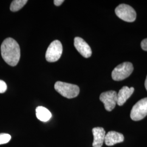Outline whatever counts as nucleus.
Segmentation results:
<instances>
[{
    "instance_id": "nucleus-1",
    "label": "nucleus",
    "mask_w": 147,
    "mask_h": 147,
    "mask_svg": "<svg viewBox=\"0 0 147 147\" xmlns=\"http://www.w3.org/2000/svg\"><path fill=\"white\" fill-rule=\"evenodd\" d=\"M1 52L2 58L8 65L12 67L17 65L20 58V49L14 39H5L1 44Z\"/></svg>"
},
{
    "instance_id": "nucleus-2",
    "label": "nucleus",
    "mask_w": 147,
    "mask_h": 147,
    "mask_svg": "<svg viewBox=\"0 0 147 147\" xmlns=\"http://www.w3.org/2000/svg\"><path fill=\"white\" fill-rule=\"evenodd\" d=\"M55 90L61 95L68 99L76 97L80 93L79 86L61 81H57L54 86Z\"/></svg>"
},
{
    "instance_id": "nucleus-3",
    "label": "nucleus",
    "mask_w": 147,
    "mask_h": 147,
    "mask_svg": "<svg viewBox=\"0 0 147 147\" xmlns=\"http://www.w3.org/2000/svg\"><path fill=\"white\" fill-rule=\"evenodd\" d=\"M134 70V67L130 62H124L117 66L112 72V78L117 81H121L128 78Z\"/></svg>"
},
{
    "instance_id": "nucleus-4",
    "label": "nucleus",
    "mask_w": 147,
    "mask_h": 147,
    "mask_svg": "<svg viewBox=\"0 0 147 147\" xmlns=\"http://www.w3.org/2000/svg\"><path fill=\"white\" fill-rule=\"evenodd\" d=\"M63 52V47L61 42L56 40L51 42L47 48L45 58L47 62H55L61 57Z\"/></svg>"
},
{
    "instance_id": "nucleus-5",
    "label": "nucleus",
    "mask_w": 147,
    "mask_h": 147,
    "mask_svg": "<svg viewBox=\"0 0 147 147\" xmlns=\"http://www.w3.org/2000/svg\"><path fill=\"white\" fill-rule=\"evenodd\" d=\"M115 13L118 18L126 22H134L136 18V13L134 9L126 4H121L117 7Z\"/></svg>"
},
{
    "instance_id": "nucleus-6",
    "label": "nucleus",
    "mask_w": 147,
    "mask_h": 147,
    "mask_svg": "<svg viewBox=\"0 0 147 147\" xmlns=\"http://www.w3.org/2000/svg\"><path fill=\"white\" fill-rule=\"evenodd\" d=\"M147 116V98L138 101L132 109L130 117L134 121H141Z\"/></svg>"
},
{
    "instance_id": "nucleus-7",
    "label": "nucleus",
    "mask_w": 147,
    "mask_h": 147,
    "mask_svg": "<svg viewBox=\"0 0 147 147\" xmlns=\"http://www.w3.org/2000/svg\"><path fill=\"white\" fill-rule=\"evenodd\" d=\"M100 100L104 104L106 110L111 111L117 104V92L114 90H110L102 93L100 95Z\"/></svg>"
},
{
    "instance_id": "nucleus-8",
    "label": "nucleus",
    "mask_w": 147,
    "mask_h": 147,
    "mask_svg": "<svg viewBox=\"0 0 147 147\" xmlns=\"http://www.w3.org/2000/svg\"><path fill=\"white\" fill-rule=\"evenodd\" d=\"M74 46L83 57L89 58L92 55V50L89 45L80 37H75L74 39Z\"/></svg>"
},
{
    "instance_id": "nucleus-9",
    "label": "nucleus",
    "mask_w": 147,
    "mask_h": 147,
    "mask_svg": "<svg viewBox=\"0 0 147 147\" xmlns=\"http://www.w3.org/2000/svg\"><path fill=\"white\" fill-rule=\"evenodd\" d=\"M124 140V137L123 134L118 132L111 131L106 134L105 142L106 145L112 146L117 143L123 142Z\"/></svg>"
},
{
    "instance_id": "nucleus-10",
    "label": "nucleus",
    "mask_w": 147,
    "mask_h": 147,
    "mask_svg": "<svg viewBox=\"0 0 147 147\" xmlns=\"http://www.w3.org/2000/svg\"><path fill=\"white\" fill-rule=\"evenodd\" d=\"M94 140L92 144L93 147H101L105 141L106 132L104 128L96 127L92 129Z\"/></svg>"
},
{
    "instance_id": "nucleus-11",
    "label": "nucleus",
    "mask_w": 147,
    "mask_h": 147,
    "mask_svg": "<svg viewBox=\"0 0 147 147\" xmlns=\"http://www.w3.org/2000/svg\"><path fill=\"white\" fill-rule=\"evenodd\" d=\"M134 92V87H128L124 86L121 88L117 94V104L119 106L124 105L126 100H127L132 94Z\"/></svg>"
},
{
    "instance_id": "nucleus-12",
    "label": "nucleus",
    "mask_w": 147,
    "mask_h": 147,
    "mask_svg": "<svg viewBox=\"0 0 147 147\" xmlns=\"http://www.w3.org/2000/svg\"><path fill=\"white\" fill-rule=\"evenodd\" d=\"M36 112L37 118L44 122L49 121L52 116L50 111L43 106L37 107Z\"/></svg>"
},
{
    "instance_id": "nucleus-13",
    "label": "nucleus",
    "mask_w": 147,
    "mask_h": 147,
    "mask_svg": "<svg viewBox=\"0 0 147 147\" xmlns=\"http://www.w3.org/2000/svg\"><path fill=\"white\" fill-rule=\"evenodd\" d=\"M28 1L27 0H14L12 1L10 6V9L12 11H19Z\"/></svg>"
},
{
    "instance_id": "nucleus-14",
    "label": "nucleus",
    "mask_w": 147,
    "mask_h": 147,
    "mask_svg": "<svg viewBox=\"0 0 147 147\" xmlns=\"http://www.w3.org/2000/svg\"><path fill=\"white\" fill-rule=\"evenodd\" d=\"M11 140V136L8 134H0V145L7 143Z\"/></svg>"
},
{
    "instance_id": "nucleus-15",
    "label": "nucleus",
    "mask_w": 147,
    "mask_h": 147,
    "mask_svg": "<svg viewBox=\"0 0 147 147\" xmlns=\"http://www.w3.org/2000/svg\"><path fill=\"white\" fill-rule=\"evenodd\" d=\"M7 89V86L5 82L0 80V93H5Z\"/></svg>"
},
{
    "instance_id": "nucleus-16",
    "label": "nucleus",
    "mask_w": 147,
    "mask_h": 147,
    "mask_svg": "<svg viewBox=\"0 0 147 147\" xmlns=\"http://www.w3.org/2000/svg\"><path fill=\"white\" fill-rule=\"evenodd\" d=\"M141 45V47L143 50L147 51V38L144 39V40H142Z\"/></svg>"
},
{
    "instance_id": "nucleus-17",
    "label": "nucleus",
    "mask_w": 147,
    "mask_h": 147,
    "mask_svg": "<svg viewBox=\"0 0 147 147\" xmlns=\"http://www.w3.org/2000/svg\"><path fill=\"white\" fill-rule=\"evenodd\" d=\"M64 2V0H55L53 1V3L56 6H59L61 5Z\"/></svg>"
},
{
    "instance_id": "nucleus-18",
    "label": "nucleus",
    "mask_w": 147,
    "mask_h": 147,
    "mask_svg": "<svg viewBox=\"0 0 147 147\" xmlns=\"http://www.w3.org/2000/svg\"><path fill=\"white\" fill-rule=\"evenodd\" d=\"M145 87H146V90H147V78H146V81H145Z\"/></svg>"
}]
</instances>
